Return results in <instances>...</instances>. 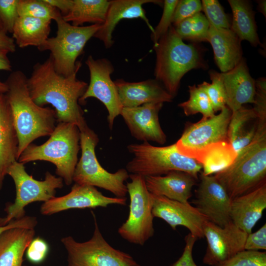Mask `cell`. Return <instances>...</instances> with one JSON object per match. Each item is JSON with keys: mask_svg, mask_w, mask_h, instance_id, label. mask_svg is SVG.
<instances>
[{"mask_svg": "<svg viewBox=\"0 0 266 266\" xmlns=\"http://www.w3.org/2000/svg\"><path fill=\"white\" fill-rule=\"evenodd\" d=\"M81 66L69 76H63L56 71L49 55L43 62L33 66L27 79L30 96L37 105L41 107L51 105L58 123L74 124L79 130L87 126L79 101L88 85L76 77Z\"/></svg>", "mask_w": 266, "mask_h": 266, "instance_id": "obj_1", "label": "cell"}, {"mask_svg": "<svg viewBox=\"0 0 266 266\" xmlns=\"http://www.w3.org/2000/svg\"><path fill=\"white\" fill-rule=\"evenodd\" d=\"M27 79L20 70L11 72L5 83V94L10 107L18 139L17 160L23 151L35 139L50 136L57 121L54 109L37 105L32 99Z\"/></svg>", "mask_w": 266, "mask_h": 266, "instance_id": "obj_2", "label": "cell"}, {"mask_svg": "<svg viewBox=\"0 0 266 266\" xmlns=\"http://www.w3.org/2000/svg\"><path fill=\"white\" fill-rule=\"evenodd\" d=\"M214 176L232 200L266 183V122H260L252 141L233 163Z\"/></svg>", "mask_w": 266, "mask_h": 266, "instance_id": "obj_3", "label": "cell"}, {"mask_svg": "<svg viewBox=\"0 0 266 266\" xmlns=\"http://www.w3.org/2000/svg\"><path fill=\"white\" fill-rule=\"evenodd\" d=\"M153 47L156 55V80L163 84L173 98L187 72L193 69L207 67L201 49L195 44L185 43L172 25Z\"/></svg>", "mask_w": 266, "mask_h": 266, "instance_id": "obj_4", "label": "cell"}, {"mask_svg": "<svg viewBox=\"0 0 266 266\" xmlns=\"http://www.w3.org/2000/svg\"><path fill=\"white\" fill-rule=\"evenodd\" d=\"M80 135V130L75 125L58 123L45 143L40 145L30 144L17 161L23 164L35 161L51 162L56 166V174L66 185H70L78 162Z\"/></svg>", "mask_w": 266, "mask_h": 266, "instance_id": "obj_5", "label": "cell"}, {"mask_svg": "<svg viewBox=\"0 0 266 266\" xmlns=\"http://www.w3.org/2000/svg\"><path fill=\"white\" fill-rule=\"evenodd\" d=\"M133 158L127 165L128 172L144 177L166 174L171 171H181L198 179L202 166L196 160L181 154L176 144L155 146L148 142L128 146Z\"/></svg>", "mask_w": 266, "mask_h": 266, "instance_id": "obj_6", "label": "cell"}, {"mask_svg": "<svg viewBox=\"0 0 266 266\" xmlns=\"http://www.w3.org/2000/svg\"><path fill=\"white\" fill-rule=\"evenodd\" d=\"M80 132L81 155L74 171L73 181L103 189L117 198H126L128 190L124 182L129 178L127 169L120 168L114 173L105 170L96 155L95 148L99 141L97 134L88 126Z\"/></svg>", "mask_w": 266, "mask_h": 266, "instance_id": "obj_7", "label": "cell"}, {"mask_svg": "<svg viewBox=\"0 0 266 266\" xmlns=\"http://www.w3.org/2000/svg\"><path fill=\"white\" fill-rule=\"evenodd\" d=\"M55 21L57 26L56 36L49 37L38 50L49 51L56 71L68 76L81 66V62L77 61V59L101 25L75 26L65 21L62 16Z\"/></svg>", "mask_w": 266, "mask_h": 266, "instance_id": "obj_8", "label": "cell"}, {"mask_svg": "<svg viewBox=\"0 0 266 266\" xmlns=\"http://www.w3.org/2000/svg\"><path fill=\"white\" fill-rule=\"evenodd\" d=\"M7 175L12 178L16 188V198L14 202H8L4 211L6 215L0 217V226L7 225L11 221L25 216V208L35 201L46 202L55 197L57 189L63 188V179L49 171L43 180H37L29 175L24 164L18 161L9 167Z\"/></svg>", "mask_w": 266, "mask_h": 266, "instance_id": "obj_9", "label": "cell"}, {"mask_svg": "<svg viewBox=\"0 0 266 266\" xmlns=\"http://www.w3.org/2000/svg\"><path fill=\"white\" fill-rule=\"evenodd\" d=\"M92 212L95 229L89 240L79 242L71 236L61 239L67 254L66 266H141L130 254L114 248L106 241Z\"/></svg>", "mask_w": 266, "mask_h": 266, "instance_id": "obj_10", "label": "cell"}, {"mask_svg": "<svg viewBox=\"0 0 266 266\" xmlns=\"http://www.w3.org/2000/svg\"><path fill=\"white\" fill-rule=\"evenodd\" d=\"M129 178L131 181L126 185L130 200L129 216L118 233L128 242L143 245L154 233L152 196L144 176L131 174Z\"/></svg>", "mask_w": 266, "mask_h": 266, "instance_id": "obj_11", "label": "cell"}, {"mask_svg": "<svg viewBox=\"0 0 266 266\" xmlns=\"http://www.w3.org/2000/svg\"><path fill=\"white\" fill-rule=\"evenodd\" d=\"M232 113L226 106L217 115L187 124L175 143L178 151L195 159L197 154L208 146L228 141L227 132Z\"/></svg>", "mask_w": 266, "mask_h": 266, "instance_id": "obj_12", "label": "cell"}, {"mask_svg": "<svg viewBox=\"0 0 266 266\" xmlns=\"http://www.w3.org/2000/svg\"><path fill=\"white\" fill-rule=\"evenodd\" d=\"M90 72V83L79 103L89 98H95L106 107L109 129L112 130L114 120L120 115L123 106L116 85L111 78L114 71L111 63L105 58L95 59L89 56L86 61Z\"/></svg>", "mask_w": 266, "mask_h": 266, "instance_id": "obj_13", "label": "cell"}, {"mask_svg": "<svg viewBox=\"0 0 266 266\" xmlns=\"http://www.w3.org/2000/svg\"><path fill=\"white\" fill-rule=\"evenodd\" d=\"M207 246L203 263L217 266L239 252L244 250L248 234L232 222L221 227L209 221L203 227Z\"/></svg>", "mask_w": 266, "mask_h": 266, "instance_id": "obj_14", "label": "cell"}, {"mask_svg": "<svg viewBox=\"0 0 266 266\" xmlns=\"http://www.w3.org/2000/svg\"><path fill=\"white\" fill-rule=\"evenodd\" d=\"M200 178L193 203L209 221L224 227L232 222V200L214 175H204L201 172Z\"/></svg>", "mask_w": 266, "mask_h": 266, "instance_id": "obj_15", "label": "cell"}, {"mask_svg": "<svg viewBox=\"0 0 266 266\" xmlns=\"http://www.w3.org/2000/svg\"><path fill=\"white\" fill-rule=\"evenodd\" d=\"M110 204L126 205L127 198L106 197L95 187L75 183L66 195L43 202L40 212L43 215H51L71 209L106 207Z\"/></svg>", "mask_w": 266, "mask_h": 266, "instance_id": "obj_16", "label": "cell"}, {"mask_svg": "<svg viewBox=\"0 0 266 266\" xmlns=\"http://www.w3.org/2000/svg\"><path fill=\"white\" fill-rule=\"evenodd\" d=\"M151 196L154 217L163 219L173 230L184 226L197 238L204 237L203 227L209 220L195 206L189 202L183 203L152 194Z\"/></svg>", "mask_w": 266, "mask_h": 266, "instance_id": "obj_17", "label": "cell"}, {"mask_svg": "<svg viewBox=\"0 0 266 266\" xmlns=\"http://www.w3.org/2000/svg\"><path fill=\"white\" fill-rule=\"evenodd\" d=\"M162 102L149 103L133 107H123L120 115L131 134L138 140L164 144L166 136L159 120Z\"/></svg>", "mask_w": 266, "mask_h": 266, "instance_id": "obj_18", "label": "cell"}, {"mask_svg": "<svg viewBox=\"0 0 266 266\" xmlns=\"http://www.w3.org/2000/svg\"><path fill=\"white\" fill-rule=\"evenodd\" d=\"M160 4L161 0H110L104 22L96 33L94 37L102 41L106 48L113 44L112 33L119 22L124 19L141 18L143 20L151 32L154 28L149 23L142 5L146 3Z\"/></svg>", "mask_w": 266, "mask_h": 266, "instance_id": "obj_19", "label": "cell"}, {"mask_svg": "<svg viewBox=\"0 0 266 266\" xmlns=\"http://www.w3.org/2000/svg\"><path fill=\"white\" fill-rule=\"evenodd\" d=\"M226 96V106L234 112L245 103H254L255 81L251 77L242 58L231 70L221 73Z\"/></svg>", "mask_w": 266, "mask_h": 266, "instance_id": "obj_20", "label": "cell"}, {"mask_svg": "<svg viewBox=\"0 0 266 266\" xmlns=\"http://www.w3.org/2000/svg\"><path fill=\"white\" fill-rule=\"evenodd\" d=\"M114 83L123 107H137L149 103L168 102L173 99L156 79L130 82L120 79Z\"/></svg>", "mask_w": 266, "mask_h": 266, "instance_id": "obj_21", "label": "cell"}, {"mask_svg": "<svg viewBox=\"0 0 266 266\" xmlns=\"http://www.w3.org/2000/svg\"><path fill=\"white\" fill-rule=\"evenodd\" d=\"M266 208V183L232 200L231 221L236 227L249 234L261 218Z\"/></svg>", "mask_w": 266, "mask_h": 266, "instance_id": "obj_22", "label": "cell"}, {"mask_svg": "<svg viewBox=\"0 0 266 266\" xmlns=\"http://www.w3.org/2000/svg\"><path fill=\"white\" fill-rule=\"evenodd\" d=\"M148 191L154 195L186 203L197 180L191 174L181 171H171L165 176L144 177Z\"/></svg>", "mask_w": 266, "mask_h": 266, "instance_id": "obj_23", "label": "cell"}, {"mask_svg": "<svg viewBox=\"0 0 266 266\" xmlns=\"http://www.w3.org/2000/svg\"><path fill=\"white\" fill-rule=\"evenodd\" d=\"M206 41L210 43L215 63L222 72L233 69L242 58L241 41L230 29L210 25Z\"/></svg>", "mask_w": 266, "mask_h": 266, "instance_id": "obj_24", "label": "cell"}, {"mask_svg": "<svg viewBox=\"0 0 266 266\" xmlns=\"http://www.w3.org/2000/svg\"><path fill=\"white\" fill-rule=\"evenodd\" d=\"M18 139L5 94H0V190L10 166L17 161Z\"/></svg>", "mask_w": 266, "mask_h": 266, "instance_id": "obj_25", "label": "cell"}, {"mask_svg": "<svg viewBox=\"0 0 266 266\" xmlns=\"http://www.w3.org/2000/svg\"><path fill=\"white\" fill-rule=\"evenodd\" d=\"M34 229L14 228L0 234V266H23L26 249L35 235Z\"/></svg>", "mask_w": 266, "mask_h": 266, "instance_id": "obj_26", "label": "cell"}, {"mask_svg": "<svg viewBox=\"0 0 266 266\" xmlns=\"http://www.w3.org/2000/svg\"><path fill=\"white\" fill-rule=\"evenodd\" d=\"M259 121L252 108L242 106L233 112L227 132L228 140L237 153L254 138Z\"/></svg>", "mask_w": 266, "mask_h": 266, "instance_id": "obj_27", "label": "cell"}, {"mask_svg": "<svg viewBox=\"0 0 266 266\" xmlns=\"http://www.w3.org/2000/svg\"><path fill=\"white\" fill-rule=\"evenodd\" d=\"M51 21L31 17H19L12 32V38L18 47L40 48L49 38Z\"/></svg>", "mask_w": 266, "mask_h": 266, "instance_id": "obj_28", "label": "cell"}, {"mask_svg": "<svg viewBox=\"0 0 266 266\" xmlns=\"http://www.w3.org/2000/svg\"><path fill=\"white\" fill-rule=\"evenodd\" d=\"M228 2L233 13L230 29L241 41L246 40L255 47L261 45L254 13L249 2L242 0H229Z\"/></svg>", "mask_w": 266, "mask_h": 266, "instance_id": "obj_29", "label": "cell"}, {"mask_svg": "<svg viewBox=\"0 0 266 266\" xmlns=\"http://www.w3.org/2000/svg\"><path fill=\"white\" fill-rule=\"evenodd\" d=\"M237 153L228 141L210 145L200 151L195 160L202 166L204 175L216 173L230 166Z\"/></svg>", "mask_w": 266, "mask_h": 266, "instance_id": "obj_30", "label": "cell"}, {"mask_svg": "<svg viewBox=\"0 0 266 266\" xmlns=\"http://www.w3.org/2000/svg\"><path fill=\"white\" fill-rule=\"evenodd\" d=\"M110 0H73L69 12L62 16L75 26H82L85 23L102 25L105 21Z\"/></svg>", "mask_w": 266, "mask_h": 266, "instance_id": "obj_31", "label": "cell"}, {"mask_svg": "<svg viewBox=\"0 0 266 266\" xmlns=\"http://www.w3.org/2000/svg\"><path fill=\"white\" fill-rule=\"evenodd\" d=\"M210 24L205 15L199 12L173 26L182 40L206 41Z\"/></svg>", "mask_w": 266, "mask_h": 266, "instance_id": "obj_32", "label": "cell"}, {"mask_svg": "<svg viewBox=\"0 0 266 266\" xmlns=\"http://www.w3.org/2000/svg\"><path fill=\"white\" fill-rule=\"evenodd\" d=\"M189 98L180 103L181 107L186 116L200 113L202 119L211 117L215 115L211 101L206 94L198 86H189Z\"/></svg>", "mask_w": 266, "mask_h": 266, "instance_id": "obj_33", "label": "cell"}, {"mask_svg": "<svg viewBox=\"0 0 266 266\" xmlns=\"http://www.w3.org/2000/svg\"><path fill=\"white\" fill-rule=\"evenodd\" d=\"M19 17H31L44 20H56L62 16L60 12L45 0H19Z\"/></svg>", "mask_w": 266, "mask_h": 266, "instance_id": "obj_34", "label": "cell"}, {"mask_svg": "<svg viewBox=\"0 0 266 266\" xmlns=\"http://www.w3.org/2000/svg\"><path fill=\"white\" fill-rule=\"evenodd\" d=\"M211 83L203 82L198 85L207 95L215 112L221 111L226 106V96L221 73L211 70L209 72Z\"/></svg>", "mask_w": 266, "mask_h": 266, "instance_id": "obj_35", "label": "cell"}, {"mask_svg": "<svg viewBox=\"0 0 266 266\" xmlns=\"http://www.w3.org/2000/svg\"><path fill=\"white\" fill-rule=\"evenodd\" d=\"M201 2L202 10L210 25L218 28L230 29L231 22L218 0H202Z\"/></svg>", "mask_w": 266, "mask_h": 266, "instance_id": "obj_36", "label": "cell"}, {"mask_svg": "<svg viewBox=\"0 0 266 266\" xmlns=\"http://www.w3.org/2000/svg\"><path fill=\"white\" fill-rule=\"evenodd\" d=\"M217 266H266V252L244 250Z\"/></svg>", "mask_w": 266, "mask_h": 266, "instance_id": "obj_37", "label": "cell"}, {"mask_svg": "<svg viewBox=\"0 0 266 266\" xmlns=\"http://www.w3.org/2000/svg\"><path fill=\"white\" fill-rule=\"evenodd\" d=\"M178 0H165L161 19L151 33V39L154 44L169 30L172 23L174 10Z\"/></svg>", "mask_w": 266, "mask_h": 266, "instance_id": "obj_38", "label": "cell"}, {"mask_svg": "<svg viewBox=\"0 0 266 266\" xmlns=\"http://www.w3.org/2000/svg\"><path fill=\"white\" fill-rule=\"evenodd\" d=\"M19 0H0V20L4 31L12 33L16 20L19 17Z\"/></svg>", "mask_w": 266, "mask_h": 266, "instance_id": "obj_39", "label": "cell"}, {"mask_svg": "<svg viewBox=\"0 0 266 266\" xmlns=\"http://www.w3.org/2000/svg\"><path fill=\"white\" fill-rule=\"evenodd\" d=\"M202 4L199 0H180L175 7L172 23L173 26L177 25L182 21L200 12Z\"/></svg>", "mask_w": 266, "mask_h": 266, "instance_id": "obj_40", "label": "cell"}, {"mask_svg": "<svg viewBox=\"0 0 266 266\" xmlns=\"http://www.w3.org/2000/svg\"><path fill=\"white\" fill-rule=\"evenodd\" d=\"M254 109L260 122H266V79L261 77L255 81Z\"/></svg>", "mask_w": 266, "mask_h": 266, "instance_id": "obj_41", "label": "cell"}, {"mask_svg": "<svg viewBox=\"0 0 266 266\" xmlns=\"http://www.w3.org/2000/svg\"><path fill=\"white\" fill-rule=\"evenodd\" d=\"M49 251V246L45 240L38 237L34 238L26 251V256L29 262L34 264L42 262Z\"/></svg>", "mask_w": 266, "mask_h": 266, "instance_id": "obj_42", "label": "cell"}, {"mask_svg": "<svg viewBox=\"0 0 266 266\" xmlns=\"http://www.w3.org/2000/svg\"><path fill=\"white\" fill-rule=\"evenodd\" d=\"M266 249V224L258 231L248 234L244 244V250L259 251Z\"/></svg>", "mask_w": 266, "mask_h": 266, "instance_id": "obj_43", "label": "cell"}, {"mask_svg": "<svg viewBox=\"0 0 266 266\" xmlns=\"http://www.w3.org/2000/svg\"><path fill=\"white\" fill-rule=\"evenodd\" d=\"M198 238L189 233L185 238V246L180 257L172 266H198L193 257L194 244Z\"/></svg>", "mask_w": 266, "mask_h": 266, "instance_id": "obj_44", "label": "cell"}, {"mask_svg": "<svg viewBox=\"0 0 266 266\" xmlns=\"http://www.w3.org/2000/svg\"><path fill=\"white\" fill-rule=\"evenodd\" d=\"M37 224V221L36 217L25 216L21 219L11 221L5 226H0V234L6 230L14 228L34 229Z\"/></svg>", "mask_w": 266, "mask_h": 266, "instance_id": "obj_45", "label": "cell"}, {"mask_svg": "<svg viewBox=\"0 0 266 266\" xmlns=\"http://www.w3.org/2000/svg\"><path fill=\"white\" fill-rule=\"evenodd\" d=\"M53 7L58 9L62 16L66 15L70 11L73 0H45Z\"/></svg>", "mask_w": 266, "mask_h": 266, "instance_id": "obj_46", "label": "cell"}, {"mask_svg": "<svg viewBox=\"0 0 266 266\" xmlns=\"http://www.w3.org/2000/svg\"><path fill=\"white\" fill-rule=\"evenodd\" d=\"M0 49L6 50L9 52H14L16 44L14 40L9 36L5 31H0Z\"/></svg>", "mask_w": 266, "mask_h": 266, "instance_id": "obj_47", "label": "cell"}, {"mask_svg": "<svg viewBox=\"0 0 266 266\" xmlns=\"http://www.w3.org/2000/svg\"><path fill=\"white\" fill-rule=\"evenodd\" d=\"M8 52L6 50L0 49V71H11V64L8 57Z\"/></svg>", "mask_w": 266, "mask_h": 266, "instance_id": "obj_48", "label": "cell"}, {"mask_svg": "<svg viewBox=\"0 0 266 266\" xmlns=\"http://www.w3.org/2000/svg\"><path fill=\"white\" fill-rule=\"evenodd\" d=\"M258 8L259 11H260L266 17V0H259L258 1Z\"/></svg>", "mask_w": 266, "mask_h": 266, "instance_id": "obj_49", "label": "cell"}, {"mask_svg": "<svg viewBox=\"0 0 266 266\" xmlns=\"http://www.w3.org/2000/svg\"><path fill=\"white\" fill-rule=\"evenodd\" d=\"M8 91V87L5 82L0 81V94H5Z\"/></svg>", "mask_w": 266, "mask_h": 266, "instance_id": "obj_50", "label": "cell"}, {"mask_svg": "<svg viewBox=\"0 0 266 266\" xmlns=\"http://www.w3.org/2000/svg\"><path fill=\"white\" fill-rule=\"evenodd\" d=\"M0 31H4L1 22L0 20Z\"/></svg>", "mask_w": 266, "mask_h": 266, "instance_id": "obj_51", "label": "cell"}, {"mask_svg": "<svg viewBox=\"0 0 266 266\" xmlns=\"http://www.w3.org/2000/svg\"></svg>", "mask_w": 266, "mask_h": 266, "instance_id": "obj_52", "label": "cell"}]
</instances>
